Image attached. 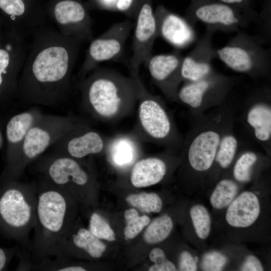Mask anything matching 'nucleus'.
Segmentation results:
<instances>
[{"label": "nucleus", "instance_id": "16", "mask_svg": "<svg viewBox=\"0 0 271 271\" xmlns=\"http://www.w3.org/2000/svg\"><path fill=\"white\" fill-rule=\"evenodd\" d=\"M183 58L179 50L176 49L170 53L152 55L145 64L153 84L171 101L177 102V93L183 82Z\"/></svg>", "mask_w": 271, "mask_h": 271}, {"label": "nucleus", "instance_id": "34", "mask_svg": "<svg viewBox=\"0 0 271 271\" xmlns=\"http://www.w3.org/2000/svg\"><path fill=\"white\" fill-rule=\"evenodd\" d=\"M141 0H119L116 12L125 15L128 18L134 19Z\"/></svg>", "mask_w": 271, "mask_h": 271}, {"label": "nucleus", "instance_id": "28", "mask_svg": "<svg viewBox=\"0 0 271 271\" xmlns=\"http://www.w3.org/2000/svg\"><path fill=\"white\" fill-rule=\"evenodd\" d=\"M126 201L132 206L147 213L159 212L163 205L161 198L154 193L130 194L126 197Z\"/></svg>", "mask_w": 271, "mask_h": 271}, {"label": "nucleus", "instance_id": "36", "mask_svg": "<svg viewBox=\"0 0 271 271\" xmlns=\"http://www.w3.org/2000/svg\"><path fill=\"white\" fill-rule=\"evenodd\" d=\"M241 270L262 271L263 268L260 260L255 256L249 255L246 256L241 268Z\"/></svg>", "mask_w": 271, "mask_h": 271}, {"label": "nucleus", "instance_id": "35", "mask_svg": "<svg viewBox=\"0 0 271 271\" xmlns=\"http://www.w3.org/2000/svg\"><path fill=\"white\" fill-rule=\"evenodd\" d=\"M198 257H194L187 251H183L180 256L179 268L180 270L195 271L197 270Z\"/></svg>", "mask_w": 271, "mask_h": 271}, {"label": "nucleus", "instance_id": "8", "mask_svg": "<svg viewBox=\"0 0 271 271\" xmlns=\"http://www.w3.org/2000/svg\"><path fill=\"white\" fill-rule=\"evenodd\" d=\"M242 77L215 71L201 80L183 82L178 90L177 102L185 105L194 120H197L208 110L222 104Z\"/></svg>", "mask_w": 271, "mask_h": 271}, {"label": "nucleus", "instance_id": "10", "mask_svg": "<svg viewBox=\"0 0 271 271\" xmlns=\"http://www.w3.org/2000/svg\"><path fill=\"white\" fill-rule=\"evenodd\" d=\"M239 120L251 138L271 155V86L252 89L243 102Z\"/></svg>", "mask_w": 271, "mask_h": 271}, {"label": "nucleus", "instance_id": "6", "mask_svg": "<svg viewBox=\"0 0 271 271\" xmlns=\"http://www.w3.org/2000/svg\"><path fill=\"white\" fill-rule=\"evenodd\" d=\"M222 47L216 56L228 68L254 80L270 79V49L255 36L240 30Z\"/></svg>", "mask_w": 271, "mask_h": 271}, {"label": "nucleus", "instance_id": "1", "mask_svg": "<svg viewBox=\"0 0 271 271\" xmlns=\"http://www.w3.org/2000/svg\"><path fill=\"white\" fill-rule=\"evenodd\" d=\"M31 36L16 95L32 104H56L70 92L71 75L83 42L46 25Z\"/></svg>", "mask_w": 271, "mask_h": 271}, {"label": "nucleus", "instance_id": "5", "mask_svg": "<svg viewBox=\"0 0 271 271\" xmlns=\"http://www.w3.org/2000/svg\"><path fill=\"white\" fill-rule=\"evenodd\" d=\"M5 180L0 193V225L14 238L23 241L35 226L37 185Z\"/></svg>", "mask_w": 271, "mask_h": 271}, {"label": "nucleus", "instance_id": "27", "mask_svg": "<svg viewBox=\"0 0 271 271\" xmlns=\"http://www.w3.org/2000/svg\"><path fill=\"white\" fill-rule=\"evenodd\" d=\"M148 225L144 238L150 244L157 243L165 240L170 234L173 227L172 219L166 214L156 218Z\"/></svg>", "mask_w": 271, "mask_h": 271}, {"label": "nucleus", "instance_id": "31", "mask_svg": "<svg viewBox=\"0 0 271 271\" xmlns=\"http://www.w3.org/2000/svg\"><path fill=\"white\" fill-rule=\"evenodd\" d=\"M91 232L99 239L109 241L115 239V234L106 221L97 213H93L89 219V229Z\"/></svg>", "mask_w": 271, "mask_h": 271}, {"label": "nucleus", "instance_id": "30", "mask_svg": "<svg viewBox=\"0 0 271 271\" xmlns=\"http://www.w3.org/2000/svg\"><path fill=\"white\" fill-rule=\"evenodd\" d=\"M124 217L126 223L124 234L128 239L136 237L150 222L148 216H139L138 211L134 208L126 210L124 212Z\"/></svg>", "mask_w": 271, "mask_h": 271}, {"label": "nucleus", "instance_id": "41", "mask_svg": "<svg viewBox=\"0 0 271 271\" xmlns=\"http://www.w3.org/2000/svg\"><path fill=\"white\" fill-rule=\"evenodd\" d=\"M93 1H94V0H89V3H90L92 2Z\"/></svg>", "mask_w": 271, "mask_h": 271}, {"label": "nucleus", "instance_id": "26", "mask_svg": "<svg viewBox=\"0 0 271 271\" xmlns=\"http://www.w3.org/2000/svg\"><path fill=\"white\" fill-rule=\"evenodd\" d=\"M238 189L235 181L227 178L220 180L210 196V202L212 206L217 209L228 206L234 200Z\"/></svg>", "mask_w": 271, "mask_h": 271}, {"label": "nucleus", "instance_id": "11", "mask_svg": "<svg viewBox=\"0 0 271 271\" xmlns=\"http://www.w3.org/2000/svg\"><path fill=\"white\" fill-rule=\"evenodd\" d=\"M25 36L5 29L0 38V102L16 95L28 46Z\"/></svg>", "mask_w": 271, "mask_h": 271}, {"label": "nucleus", "instance_id": "40", "mask_svg": "<svg viewBox=\"0 0 271 271\" xmlns=\"http://www.w3.org/2000/svg\"><path fill=\"white\" fill-rule=\"evenodd\" d=\"M5 29L4 28L2 23L0 20V38L2 37L3 32L4 31Z\"/></svg>", "mask_w": 271, "mask_h": 271}, {"label": "nucleus", "instance_id": "7", "mask_svg": "<svg viewBox=\"0 0 271 271\" xmlns=\"http://www.w3.org/2000/svg\"><path fill=\"white\" fill-rule=\"evenodd\" d=\"M82 120L70 116L44 114L29 130L5 180H17L26 168Z\"/></svg>", "mask_w": 271, "mask_h": 271}, {"label": "nucleus", "instance_id": "18", "mask_svg": "<svg viewBox=\"0 0 271 271\" xmlns=\"http://www.w3.org/2000/svg\"><path fill=\"white\" fill-rule=\"evenodd\" d=\"M158 37H160L177 50L188 47L195 41L196 33L184 17L174 13L163 5L154 11Z\"/></svg>", "mask_w": 271, "mask_h": 271}, {"label": "nucleus", "instance_id": "12", "mask_svg": "<svg viewBox=\"0 0 271 271\" xmlns=\"http://www.w3.org/2000/svg\"><path fill=\"white\" fill-rule=\"evenodd\" d=\"M133 27L129 19L115 23L98 37L92 39L77 76L81 79L103 62L119 57Z\"/></svg>", "mask_w": 271, "mask_h": 271}, {"label": "nucleus", "instance_id": "2", "mask_svg": "<svg viewBox=\"0 0 271 271\" xmlns=\"http://www.w3.org/2000/svg\"><path fill=\"white\" fill-rule=\"evenodd\" d=\"M140 79L139 74L127 77L98 66L80 79L82 105L92 116L102 121L126 117L136 106Z\"/></svg>", "mask_w": 271, "mask_h": 271}, {"label": "nucleus", "instance_id": "3", "mask_svg": "<svg viewBox=\"0 0 271 271\" xmlns=\"http://www.w3.org/2000/svg\"><path fill=\"white\" fill-rule=\"evenodd\" d=\"M69 197L67 193L44 178L37 185L33 248L41 259L50 256L54 247L69 231Z\"/></svg>", "mask_w": 271, "mask_h": 271}, {"label": "nucleus", "instance_id": "4", "mask_svg": "<svg viewBox=\"0 0 271 271\" xmlns=\"http://www.w3.org/2000/svg\"><path fill=\"white\" fill-rule=\"evenodd\" d=\"M136 106L137 120L130 132L142 142L156 144L175 154L180 153L184 137L172 112L160 96L147 89L141 79Z\"/></svg>", "mask_w": 271, "mask_h": 271}, {"label": "nucleus", "instance_id": "13", "mask_svg": "<svg viewBox=\"0 0 271 271\" xmlns=\"http://www.w3.org/2000/svg\"><path fill=\"white\" fill-rule=\"evenodd\" d=\"M48 14L62 34L83 42L93 39L92 21L81 0H53Z\"/></svg>", "mask_w": 271, "mask_h": 271}, {"label": "nucleus", "instance_id": "9", "mask_svg": "<svg viewBox=\"0 0 271 271\" xmlns=\"http://www.w3.org/2000/svg\"><path fill=\"white\" fill-rule=\"evenodd\" d=\"M258 17V14H252L217 0H191L184 17L194 27L201 23L215 32L227 33L248 28L251 24L257 23Z\"/></svg>", "mask_w": 271, "mask_h": 271}, {"label": "nucleus", "instance_id": "19", "mask_svg": "<svg viewBox=\"0 0 271 271\" xmlns=\"http://www.w3.org/2000/svg\"><path fill=\"white\" fill-rule=\"evenodd\" d=\"M44 114L39 108L34 107L15 114L7 122L6 127V164L3 176L6 175L12 167L28 131Z\"/></svg>", "mask_w": 271, "mask_h": 271}, {"label": "nucleus", "instance_id": "29", "mask_svg": "<svg viewBox=\"0 0 271 271\" xmlns=\"http://www.w3.org/2000/svg\"><path fill=\"white\" fill-rule=\"evenodd\" d=\"M190 214L196 234L202 239H206L211 229V218L207 209L202 205H195L190 209Z\"/></svg>", "mask_w": 271, "mask_h": 271}, {"label": "nucleus", "instance_id": "24", "mask_svg": "<svg viewBox=\"0 0 271 271\" xmlns=\"http://www.w3.org/2000/svg\"><path fill=\"white\" fill-rule=\"evenodd\" d=\"M268 157L259 152L241 148L234 161L232 168V175L235 181L242 183L250 181L256 168L259 163L266 161Z\"/></svg>", "mask_w": 271, "mask_h": 271}, {"label": "nucleus", "instance_id": "25", "mask_svg": "<svg viewBox=\"0 0 271 271\" xmlns=\"http://www.w3.org/2000/svg\"><path fill=\"white\" fill-rule=\"evenodd\" d=\"M60 243L72 244L95 258L100 257L106 248L105 244L99 238L85 228H80L71 235L66 233L57 244Z\"/></svg>", "mask_w": 271, "mask_h": 271}, {"label": "nucleus", "instance_id": "39", "mask_svg": "<svg viewBox=\"0 0 271 271\" xmlns=\"http://www.w3.org/2000/svg\"><path fill=\"white\" fill-rule=\"evenodd\" d=\"M3 145V134H2V133L0 128V150L2 148Z\"/></svg>", "mask_w": 271, "mask_h": 271}, {"label": "nucleus", "instance_id": "23", "mask_svg": "<svg viewBox=\"0 0 271 271\" xmlns=\"http://www.w3.org/2000/svg\"><path fill=\"white\" fill-rule=\"evenodd\" d=\"M235 115L229 120L225 129L213 163V167L215 166L220 171L228 169L233 164L242 148L235 131Z\"/></svg>", "mask_w": 271, "mask_h": 271}, {"label": "nucleus", "instance_id": "42", "mask_svg": "<svg viewBox=\"0 0 271 271\" xmlns=\"http://www.w3.org/2000/svg\"><path fill=\"white\" fill-rule=\"evenodd\" d=\"M248 1H250V0H248Z\"/></svg>", "mask_w": 271, "mask_h": 271}, {"label": "nucleus", "instance_id": "22", "mask_svg": "<svg viewBox=\"0 0 271 271\" xmlns=\"http://www.w3.org/2000/svg\"><path fill=\"white\" fill-rule=\"evenodd\" d=\"M260 211L258 197L251 191H245L228 205L225 218L231 226L245 228L257 219Z\"/></svg>", "mask_w": 271, "mask_h": 271}, {"label": "nucleus", "instance_id": "14", "mask_svg": "<svg viewBox=\"0 0 271 271\" xmlns=\"http://www.w3.org/2000/svg\"><path fill=\"white\" fill-rule=\"evenodd\" d=\"M134 20L132 55L129 65L131 75H139L141 66L146 64L152 55L155 40L158 37L153 0H141Z\"/></svg>", "mask_w": 271, "mask_h": 271}, {"label": "nucleus", "instance_id": "15", "mask_svg": "<svg viewBox=\"0 0 271 271\" xmlns=\"http://www.w3.org/2000/svg\"><path fill=\"white\" fill-rule=\"evenodd\" d=\"M108 138L82 120L51 147L52 153L82 160L104 152Z\"/></svg>", "mask_w": 271, "mask_h": 271}, {"label": "nucleus", "instance_id": "38", "mask_svg": "<svg viewBox=\"0 0 271 271\" xmlns=\"http://www.w3.org/2000/svg\"><path fill=\"white\" fill-rule=\"evenodd\" d=\"M10 258V253L4 248L0 247V270L5 269Z\"/></svg>", "mask_w": 271, "mask_h": 271}, {"label": "nucleus", "instance_id": "20", "mask_svg": "<svg viewBox=\"0 0 271 271\" xmlns=\"http://www.w3.org/2000/svg\"><path fill=\"white\" fill-rule=\"evenodd\" d=\"M142 143L131 132L120 133L108 138L104 152L114 167L124 169L137 161L142 151Z\"/></svg>", "mask_w": 271, "mask_h": 271}, {"label": "nucleus", "instance_id": "32", "mask_svg": "<svg viewBox=\"0 0 271 271\" xmlns=\"http://www.w3.org/2000/svg\"><path fill=\"white\" fill-rule=\"evenodd\" d=\"M227 262V257L217 251L206 253L201 261V267L204 270H221Z\"/></svg>", "mask_w": 271, "mask_h": 271}, {"label": "nucleus", "instance_id": "33", "mask_svg": "<svg viewBox=\"0 0 271 271\" xmlns=\"http://www.w3.org/2000/svg\"><path fill=\"white\" fill-rule=\"evenodd\" d=\"M150 259L154 264L151 266L149 271H174L176 270L174 264L169 260L161 248H155L151 251Z\"/></svg>", "mask_w": 271, "mask_h": 271}, {"label": "nucleus", "instance_id": "17", "mask_svg": "<svg viewBox=\"0 0 271 271\" xmlns=\"http://www.w3.org/2000/svg\"><path fill=\"white\" fill-rule=\"evenodd\" d=\"M215 32L214 29L206 27L194 48L183 58L181 75L183 82L201 80L215 71L212 65V61L217 58L216 49L212 43Z\"/></svg>", "mask_w": 271, "mask_h": 271}, {"label": "nucleus", "instance_id": "21", "mask_svg": "<svg viewBox=\"0 0 271 271\" xmlns=\"http://www.w3.org/2000/svg\"><path fill=\"white\" fill-rule=\"evenodd\" d=\"M170 151L165 150L159 156H151L138 160L133 164L130 173L132 185L142 188L155 185L163 180L168 170L166 159Z\"/></svg>", "mask_w": 271, "mask_h": 271}, {"label": "nucleus", "instance_id": "37", "mask_svg": "<svg viewBox=\"0 0 271 271\" xmlns=\"http://www.w3.org/2000/svg\"><path fill=\"white\" fill-rule=\"evenodd\" d=\"M223 3L231 5L241 9H242L247 12L253 15H258V14L252 9L250 5V1L248 0H217Z\"/></svg>", "mask_w": 271, "mask_h": 271}]
</instances>
